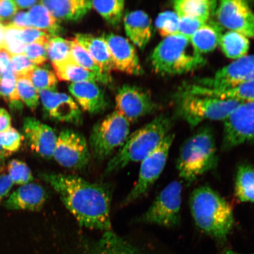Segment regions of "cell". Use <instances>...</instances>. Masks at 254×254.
Returning a JSON list of instances; mask_svg holds the SVG:
<instances>
[{"mask_svg": "<svg viewBox=\"0 0 254 254\" xmlns=\"http://www.w3.org/2000/svg\"><path fill=\"white\" fill-rule=\"evenodd\" d=\"M249 143H254V101L240 103L224 121L222 148L229 151Z\"/></svg>", "mask_w": 254, "mask_h": 254, "instance_id": "cell-10", "label": "cell"}, {"mask_svg": "<svg viewBox=\"0 0 254 254\" xmlns=\"http://www.w3.org/2000/svg\"><path fill=\"white\" fill-rule=\"evenodd\" d=\"M58 20L77 21L92 9L87 0H43L39 1Z\"/></svg>", "mask_w": 254, "mask_h": 254, "instance_id": "cell-22", "label": "cell"}, {"mask_svg": "<svg viewBox=\"0 0 254 254\" xmlns=\"http://www.w3.org/2000/svg\"><path fill=\"white\" fill-rule=\"evenodd\" d=\"M190 207L196 226L206 236L220 243L226 242L233 231V208L221 195L208 186L193 190Z\"/></svg>", "mask_w": 254, "mask_h": 254, "instance_id": "cell-2", "label": "cell"}, {"mask_svg": "<svg viewBox=\"0 0 254 254\" xmlns=\"http://www.w3.org/2000/svg\"><path fill=\"white\" fill-rule=\"evenodd\" d=\"M40 177L58 193L81 226L104 232L111 230V194L108 187L72 175L44 173Z\"/></svg>", "mask_w": 254, "mask_h": 254, "instance_id": "cell-1", "label": "cell"}, {"mask_svg": "<svg viewBox=\"0 0 254 254\" xmlns=\"http://www.w3.org/2000/svg\"><path fill=\"white\" fill-rule=\"evenodd\" d=\"M20 36L25 45L31 43H39L47 46L50 38H52L46 32L33 27L21 28Z\"/></svg>", "mask_w": 254, "mask_h": 254, "instance_id": "cell-42", "label": "cell"}, {"mask_svg": "<svg viewBox=\"0 0 254 254\" xmlns=\"http://www.w3.org/2000/svg\"><path fill=\"white\" fill-rule=\"evenodd\" d=\"M241 102L182 91L178 98V114L192 128L205 121H224Z\"/></svg>", "mask_w": 254, "mask_h": 254, "instance_id": "cell-6", "label": "cell"}, {"mask_svg": "<svg viewBox=\"0 0 254 254\" xmlns=\"http://www.w3.org/2000/svg\"><path fill=\"white\" fill-rule=\"evenodd\" d=\"M71 43V57L74 62L81 67L87 69L98 75L107 76L110 74L104 73L99 65L94 62L84 48L72 39Z\"/></svg>", "mask_w": 254, "mask_h": 254, "instance_id": "cell-37", "label": "cell"}, {"mask_svg": "<svg viewBox=\"0 0 254 254\" xmlns=\"http://www.w3.org/2000/svg\"><path fill=\"white\" fill-rule=\"evenodd\" d=\"M28 16L31 27L46 32L51 37L58 36L62 31L60 21L40 2L30 9Z\"/></svg>", "mask_w": 254, "mask_h": 254, "instance_id": "cell-29", "label": "cell"}, {"mask_svg": "<svg viewBox=\"0 0 254 254\" xmlns=\"http://www.w3.org/2000/svg\"><path fill=\"white\" fill-rule=\"evenodd\" d=\"M254 79V55L246 56L221 68L211 77L197 79L198 86L208 88L225 89L237 86Z\"/></svg>", "mask_w": 254, "mask_h": 254, "instance_id": "cell-12", "label": "cell"}, {"mask_svg": "<svg viewBox=\"0 0 254 254\" xmlns=\"http://www.w3.org/2000/svg\"><path fill=\"white\" fill-rule=\"evenodd\" d=\"M11 119L10 116L5 109L0 108V133L11 128Z\"/></svg>", "mask_w": 254, "mask_h": 254, "instance_id": "cell-48", "label": "cell"}, {"mask_svg": "<svg viewBox=\"0 0 254 254\" xmlns=\"http://www.w3.org/2000/svg\"><path fill=\"white\" fill-rule=\"evenodd\" d=\"M127 36L134 45L143 50L152 37L151 20L145 12L135 10L127 13L124 18Z\"/></svg>", "mask_w": 254, "mask_h": 254, "instance_id": "cell-21", "label": "cell"}, {"mask_svg": "<svg viewBox=\"0 0 254 254\" xmlns=\"http://www.w3.org/2000/svg\"><path fill=\"white\" fill-rule=\"evenodd\" d=\"M4 24L0 23V51L4 50Z\"/></svg>", "mask_w": 254, "mask_h": 254, "instance_id": "cell-51", "label": "cell"}, {"mask_svg": "<svg viewBox=\"0 0 254 254\" xmlns=\"http://www.w3.org/2000/svg\"><path fill=\"white\" fill-rule=\"evenodd\" d=\"M11 154V153H10V152L5 151L4 149H3L1 146L0 145V164Z\"/></svg>", "mask_w": 254, "mask_h": 254, "instance_id": "cell-52", "label": "cell"}, {"mask_svg": "<svg viewBox=\"0 0 254 254\" xmlns=\"http://www.w3.org/2000/svg\"><path fill=\"white\" fill-rule=\"evenodd\" d=\"M23 139V136L20 133L12 127L0 133V145L11 154L20 149Z\"/></svg>", "mask_w": 254, "mask_h": 254, "instance_id": "cell-40", "label": "cell"}, {"mask_svg": "<svg viewBox=\"0 0 254 254\" xmlns=\"http://www.w3.org/2000/svg\"><path fill=\"white\" fill-rule=\"evenodd\" d=\"M172 126L170 117L160 115L129 135L108 163L105 176L115 173L129 164L141 162L170 134Z\"/></svg>", "mask_w": 254, "mask_h": 254, "instance_id": "cell-3", "label": "cell"}, {"mask_svg": "<svg viewBox=\"0 0 254 254\" xmlns=\"http://www.w3.org/2000/svg\"><path fill=\"white\" fill-rule=\"evenodd\" d=\"M13 184L8 175L2 174L0 176V202L8 194Z\"/></svg>", "mask_w": 254, "mask_h": 254, "instance_id": "cell-47", "label": "cell"}, {"mask_svg": "<svg viewBox=\"0 0 254 254\" xmlns=\"http://www.w3.org/2000/svg\"><path fill=\"white\" fill-rule=\"evenodd\" d=\"M47 192L37 183L21 186L12 192L5 202L6 208L10 210L39 211L45 204Z\"/></svg>", "mask_w": 254, "mask_h": 254, "instance_id": "cell-19", "label": "cell"}, {"mask_svg": "<svg viewBox=\"0 0 254 254\" xmlns=\"http://www.w3.org/2000/svg\"><path fill=\"white\" fill-rule=\"evenodd\" d=\"M213 0H177L174 2V11L179 17L199 19L208 23L217 7Z\"/></svg>", "mask_w": 254, "mask_h": 254, "instance_id": "cell-25", "label": "cell"}, {"mask_svg": "<svg viewBox=\"0 0 254 254\" xmlns=\"http://www.w3.org/2000/svg\"><path fill=\"white\" fill-rule=\"evenodd\" d=\"M175 135L170 133L155 150L141 161L137 182L123 201L128 205L141 198L154 185L163 172Z\"/></svg>", "mask_w": 254, "mask_h": 254, "instance_id": "cell-9", "label": "cell"}, {"mask_svg": "<svg viewBox=\"0 0 254 254\" xmlns=\"http://www.w3.org/2000/svg\"><path fill=\"white\" fill-rule=\"evenodd\" d=\"M0 96H1V95H0Z\"/></svg>", "mask_w": 254, "mask_h": 254, "instance_id": "cell-54", "label": "cell"}, {"mask_svg": "<svg viewBox=\"0 0 254 254\" xmlns=\"http://www.w3.org/2000/svg\"><path fill=\"white\" fill-rule=\"evenodd\" d=\"M48 59L52 65L72 60L71 40L59 36L50 38L47 45Z\"/></svg>", "mask_w": 254, "mask_h": 254, "instance_id": "cell-33", "label": "cell"}, {"mask_svg": "<svg viewBox=\"0 0 254 254\" xmlns=\"http://www.w3.org/2000/svg\"><path fill=\"white\" fill-rule=\"evenodd\" d=\"M23 131L25 140L32 150L47 160L53 157L58 136L52 128L33 117H26Z\"/></svg>", "mask_w": 254, "mask_h": 254, "instance_id": "cell-17", "label": "cell"}, {"mask_svg": "<svg viewBox=\"0 0 254 254\" xmlns=\"http://www.w3.org/2000/svg\"><path fill=\"white\" fill-rule=\"evenodd\" d=\"M24 55L36 66L43 65L48 60L47 46L39 43L27 44Z\"/></svg>", "mask_w": 254, "mask_h": 254, "instance_id": "cell-41", "label": "cell"}, {"mask_svg": "<svg viewBox=\"0 0 254 254\" xmlns=\"http://www.w3.org/2000/svg\"><path fill=\"white\" fill-rule=\"evenodd\" d=\"M180 18L172 11H166L159 14L155 21V26L161 37L166 38L177 35Z\"/></svg>", "mask_w": 254, "mask_h": 254, "instance_id": "cell-38", "label": "cell"}, {"mask_svg": "<svg viewBox=\"0 0 254 254\" xmlns=\"http://www.w3.org/2000/svg\"><path fill=\"white\" fill-rule=\"evenodd\" d=\"M11 56L5 50L0 51V79L5 72L9 68Z\"/></svg>", "mask_w": 254, "mask_h": 254, "instance_id": "cell-49", "label": "cell"}, {"mask_svg": "<svg viewBox=\"0 0 254 254\" xmlns=\"http://www.w3.org/2000/svg\"><path fill=\"white\" fill-rule=\"evenodd\" d=\"M88 254H142L111 230L104 232L100 239L92 246Z\"/></svg>", "mask_w": 254, "mask_h": 254, "instance_id": "cell-26", "label": "cell"}, {"mask_svg": "<svg viewBox=\"0 0 254 254\" xmlns=\"http://www.w3.org/2000/svg\"><path fill=\"white\" fill-rule=\"evenodd\" d=\"M182 190L180 182L168 184L137 221L168 228L178 226L181 222Z\"/></svg>", "mask_w": 254, "mask_h": 254, "instance_id": "cell-8", "label": "cell"}, {"mask_svg": "<svg viewBox=\"0 0 254 254\" xmlns=\"http://www.w3.org/2000/svg\"><path fill=\"white\" fill-rule=\"evenodd\" d=\"M16 5L19 9H25L30 7H33L34 5H36L39 1H36V0H28V1H14Z\"/></svg>", "mask_w": 254, "mask_h": 254, "instance_id": "cell-50", "label": "cell"}, {"mask_svg": "<svg viewBox=\"0 0 254 254\" xmlns=\"http://www.w3.org/2000/svg\"><path fill=\"white\" fill-rule=\"evenodd\" d=\"M116 108L117 112L131 123L151 113L155 104L147 91L136 85L125 84L117 92Z\"/></svg>", "mask_w": 254, "mask_h": 254, "instance_id": "cell-14", "label": "cell"}, {"mask_svg": "<svg viewBox=\"0 0 254 254\" xmlns=\"http://www.w3.org/2000/svg\"><path fill=\"white\" fill-rule=\"evenodd\" d=\"M218 155L213 132L203 127L181 147L176 167L179 176L190 184L217 166Z\"/></svg>", "mask_w": 254, "mask_h": 254, "instance_id": "cell-4", "label": "cell"}, {"mask_svg": "<svg viewBox=\"0 0 254 254\" xmlns=\"http://www.w3.org/2000/svg\"><path fill=\"white\" fill-rule=\"evenodd\" d=\"M152 68L158 74L178 75L195 70L204 65V56L196 54L190 40L174 35L164 38L152 52Z\"/></svg>", "mask_w": 254, "mask_h": 254, "instance_id": "cell-5", "label": "cell"}, {"mask_svg": "<svg viewBox=\"0 0 254 254\" xmlns=\"http://www.w3.org/2000/svg\"><path fill=\"white\" fill-rule=\"evenodd\" d=\"M53 158L63 167L84 169L90 160V148L81 133L71 129H63L57 136Z\"/></svg>", "mask_w": 254, "mask_h": 254, "instance_id": "cell-11", "label": "cell"}, {"mask_svg": "<svg viewBox=\"0 0 254 254\" xmlns=\"http://www.w3.org/2000/svg\"><path fill=\"white\" fill-rule=\"evenodd\" d=\"M129 134V122L115 111L95 124L90 136V150L94 158L102 161L122 147Z\"/></svg>", "mask_w": 254, "mask_h": 254, "instance_id": "cell-7", "label": "cell"}, {"mask_svg": "<svg viewBox=\"0 0 254 254\" xmlns=\"http://www.w3.org/2000/svg\"><path fill=\"white\" fill-rule=\"evenodd\" d=\"M8 23L21 28L31 27L28 20V12H18L12 18V21Z\"/></svg>", "mask_w": 254, "mask_h": 254, "instance_id": "cell-46", "label": "cell"}, {"mask_svg": "<svg viewBox=\"0 0 254 254\" xmlns=\"http://www.w3.org/2000/svg\"><path fill=\"white\" fill-rule=\"evenodd\" d=\"M74 40L87 51L104 73L110 74L114 70L109 48L103 37L79 33L75 35Z\"/></svg>", "mask_w": 254, "mask_h": 254, "instance_id": "cell-23", "label": "cell"}, {"mask_svg": "<svg viewBox=\"0 0 254 254\" xmlns=\"http://www.w3.org/2000/svg\"><path fill=\"white\" fill-rule=\"evenodd\" d=\"M91 5L92 8L113 26H117L122 21L125 7V1H91Z\"/></svg>", "mask_w": 254, "mask_h": 254, "instance_id": "cell-31", "label": "cell"}, {"mask_svg": "<svg viewBox=\"0 0 254 254\" xmlns=\"http://www.w3.org/2000/svg\"><path fill=\"white\" fill-rule=\"evenodd\" d=\"M27 77L30 79L32 84L38 91H57L58 78L55 72L49 68V66L45 65L36 66L28 74Z\"/></svg>", "mask_w": 254, "mask_h": 254, "instance_id": "cell-32", "label": "cell"}, {"mask_svg": "<svg viewBox=\"0 0 254 254\" xmlns=\"http://www.w3.org/2000/svg\"><path fill=\"white\" fill-rule=\"evenodd\" d=\"M16 79L19 97L32 111H34L39 104V91L26 76H18Z\"/></svg>", "mask_w": 254, "mask_h": 254, "instance_id": "cell-35", "label": "cell"}, {"mask_svg": "<svg viewBox=\"0 0 254 254\" xmlns=\"http://www.w3.org/2000/svg\"><path fill=\"white\" fill-rule=\"evenodd\" d=\"M36 65L25 55L11 57L9 67L14 73L15 77L26 76L36 67Z\"/></svg>", "mask_w": 254, "mask_h": 254, "instance_id": "cell-43", "label": "cell"}, {"mask_svg": "<svg viewBox=\"0 0 254 254\" xmlns=\"http://www.w3.org/2000/svg\"><path fill=\"white\" fill-rule=\"evenodd\" d=\"M8 177L13 184L25 185L33 182L34 178L30 168L24 162L12 160L7 166Z\"/></svg>", "mask_w": 254, "mask_h": 254, "instance_id": "cell-39", "label": "cell"}, {"mask_svg": "<svg viewBox=\"0 0 254 254\" xmlns=\"http://www.w3.org/2000/svg\"><path fill=\"white\" fill-rule=\"evenodd\" d=\"M218 24L229 31L254 39V12L244 0H222L215 11Z\"/></svg>", "mask_w": 254, "mask_h": 254, "instance_id": "cell-13", "label": "cell"}, {"mask_svg": "<svg viewBox=\"0 0 254 254\" xmlns=\"http://www.w3.org/2000/svg\"><path fill=\"white\" fill-rule=\"evenodd\" d=\"M179 18V30H178L177 35H180L189 40L196 31L207 23L199 19L189 17Z\"/></svg>", "mask_w": 254, "mask_h": 254, "instance_id": "cell-44", "label": "cell"}, {"mask_svg": "<svg viewBox=\"0 0 254 254\" xmlns=\"http://www.w3.org/2000/svg\"><path fill=\"white\" fill-rule=\"evenodd\" d=\"M235 179L234 194L237 199L254 204V166L248 163L240 165Z\"/></svg>", "mask_w": 254, "mask_h": 254, "instance_id": "cell-28", "label": "cell"}, {"mask_svg": "<svg viewBox=\"0 0 254 254\" xmlns=\"http://www.w3.org/2000/svg\"><path fill=\"white\" fill-rule=\"evenodd\" d=\"M222 34L218 25L207 23L190 37V43L196 54L204 56L213 52L219 46Z\"/></svg>", "mask_w": 254, "mask_h": 254, "instance_id": "cell-27", "label": "cell"}, {"mask_svg": "<svg viewBox=\"0 0 254 254\" xmlns=\"http://www.w3.org/2000/svg\"><path fill=\"white\" fill-rule=\"evenodd\" d=\"M4 50L11 57L24 55L25 44L20 39L21 28L8 23L4 24Z\"/></svg>", "mask_w": 254, "mask_h": 254, "instance_id": "cell-36", "label": "cell"}, {"mask_svg": "<svg viewBox=\"0 0 254 254\" xmlns=\"http://www.w3.org/2000/svg\"><path fill=\"white\" fill-rule=\"evenodd\" d=\"M182 91L241 103L253 102L254 101V79L237 86L217 90L202 88L193 84L187 85Z\"/></svg>", "mask_w": 254, "mask_h": 254, "instance_id": "cell-20", "label": "cell"}, {"mask_svg": "<svg viewBox=\"0 0 254 254\" xmlns=\"http://www.w3.org/2000/svg\"><path fill=\"white\" fill-rule=\"evenodd\" d=\"M53 66L57 78L61 81H69L71 83L90 81L105 84H109L111 81L110 75L95 74L81 67L72 59Z\"/></svg>", "mask_w": 254, "mask_h": 254, "instance_id": "cell-24", "label": "cell"}, {"mask_svg": "<svg viewBox=\"0 0 254 254\" xmlns=\"http://www.w3.org/2000/svg\"><path fill=\"white\" fill-rule=\"evenodd\" d=\"M0 95L5 98L12 109L20 110L23 108L17 90V79L10 67L0 79Z\"/></svg>", "mask_w": 254, "mask_h": 254, "instance_id": "cell-34", "label": "cell"}, {"mask_svg": "<svg viewBox=\"0 0 254 254\" xmlns=\"http://www.w3.org/2000/svg\"><path fill=\"white\" fill-rule=\"evenodd\" d=\"M219 46L225 57L236 60L247 56L250 43L249 38L243 34L228 31L222 34Z\"/></svg>", "mask_w": 254, "mask_h": 254, "instance_id": "cell-30", "label": "cell"}, {"mask_svg": "<svg viewBox=\"0 0 254 254\" xmlns=\"http://www.w3.org/2000/svg\"><path fill=\"white\" fill-rule=\"evenodd\" d=\"M68 90L78 106L85 112L97 114L106 109L108 102L106 95L97 82L84 81L71 83Z\"/></svg>", "mask_w": 254, "mask_h": 254, "instance_id": "cell-18", "label": "cell"}, {"mask_svg": "<svg viewBox=\"0 0 254 254\" xmlns=\"http://www.w3.org/2000/svg\"><path fill=\"white\" fill-rule=\"evenodd\" d=\"M218 254H254V253L253 254H241V253H238L237 252H233V251L232 250H225L224 252H222Z\"/></svg>", "mask_w": 254, "mask_h": 254, "instance_id": "cell-53", "label": "cell"}, {"mask_svg": "<svg viewBox=\"0 0 254 254\" xmlns=\"http://www.w3.org/2000/svg\"><path fill=\"white\" fill-rule=\"evenodd\" d=\"M102 37L109 48L114 70L129 75L142 74L143 70L137 53L129 40L113 33L104 34Z\"/></svg>", "mask_w": 254, "mask_h": 254, "instance_id": "cell-16", "label": "cell"}, {"mask_svg": "<svg viewBox=\"0 0 254 254\" xmlns=\"http://www.w3.org/2000/svg\"><path fill=\"white\" fill-rule=\"evenodd\" d=\"M39 93L44 111L50 119L74 125L81 123V110L69 95L47 90Z\"/></svg>", "mask_w": 254, "mask_h": 254, "instance_id": "cell-15", "label": "cell"}, {"mask_svg": "<svg viewBox=\"0 0 254 254\" xmlns=\"http://www.w3.org/2000/svg\"><path fill=\"white\" fill-rule=\"evenodd\" d=\"M17 10L14 1L0 0V21L11 20Z\"/></svg>", "mask_w": 254, "mask_h": 254, "instance_id": "cell-45", "label": "cell"}]
</instances>
